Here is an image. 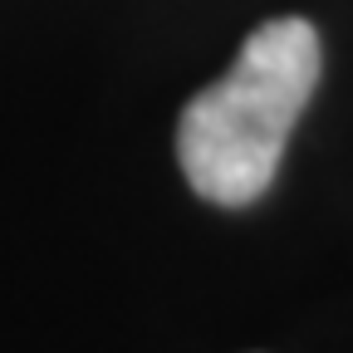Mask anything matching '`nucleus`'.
I'll return each instance as SVG.
<instances>
[{"mask_svg":"<svg viewBox=\"0 0 353 353\" xmlns=\"http://www.w3.org/2000/svg\"><path fill=\"white\" fill-rule=\"evenodd\" d=\"M319 34L299 15L265 20L211 88L182 108V176L211 206H250L270 192L285 143L314 99Z\"/></svg>","mask_w":353,"mask_h":353,"instance_id":"nucleus-1","label":"nucleus"}]
</instances>
